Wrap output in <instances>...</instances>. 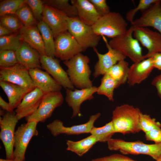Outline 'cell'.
<instances>
[{
  "label": "cell",
  "mask_w": 161,
  "mask_h": 161,
  "mask_svg": "<svg viewBox=\"0 0 161 161\" xmlns=\"http://www.w3.org/2000/svg\"><path fill=\"white\" fill-rule=\"evenodd\" d=\"M129 68L127 62L125 60H121L112 67L106 74L120 86L127 82Z\"/></svg>",
  "instance_id": "28"
},
{
  "label": "cell",
  "mask_w": 161,
  "mask_h": 161,
  "mask_svg": "<svg viewBox=\"0 0 161 161\" xmlns=\"http://www.w3.org/2000/svg\"><path fill=\"white\" fill-rule=\"evenodd\" d=\"M107 143L109 150L119 151L123 155H146L156 160L161 156V143L149 144L140 141L128 142L112 138Z\"/></svg>",
  "instance_id": "3"
},
{
  "label": "cell",
  "mask_w": 161,
  "mask_h": 161,
  "mask_svg": "<svg viewBox=\"0 0 161 161\" xmlns=\"http://www.w3.org/2000/svg\"><path fill=\"white\" fill-rule=\"evenodd\" d=\"M161 0H140L137 5L129 11L126 14V20L131 24L134 20L136 14L139 11L141 12L146 10L153 4L160 1Z\"/></svg>",
  "instance_id": "38"
},
{
  "label": "cell",
  "mask_w": 161,
  "mask_h": 161,
  "mask_svg": "<svg viewBox=\"0 0 161 161\" xmlns=\"http://www.w3.org/2000/svg\"><path fill=\"white\" fill-rule=\"evenodd\" d=\"M38 123L34 121L27 122L21 124L15 132L13 159L18 161H24L25 154L31 139L38 134L37 129Z\"/></svg>",
  "instance_id": "7"
},
{
  "label": "cell",
  "mask_w": 161,
  "mask_h": 161,
  "mask_svg": "<svg viewBox=\"0 0 161 161\" xmlns=\"http://www.w3.org/2000/svg\"><path fill=\"white\" fill-rule=\"evenodd\" d=\"M44 4L42 21L49 27L55 39L60 34L68 31V17L63 12Z\"/></svg>",
  "instance_id": "15"
},
{
  "label": "cell",
  "mask_w": 161,
  "mask_h": 161,
  "mask_svg": "<svg viewBox=\"0 0 161 161\" xmlns=\"http://www.w3.org/2000/svg\"><path fill=\"white\" fill-rule=\"evenodd\" d=\"M96 10L101 16L106 14L111 11L106 0H89Z\"/></svg>",
  "instance_id": "40"
},
{
  "label": "cell",
  "mask_w": 161,
  "mask_h": 161,
  "mask_svg": "<svg viewBox=\"0 0 161 161\" xmlns=\"http://www.w3.org/2000/svg\"><path fill=\"white\" fill-rule=\"evenodd\" d=\"M3 110H0V113L1 116V115L2 116H3L5 114V112H4Z\"/></svg>",
  "instance_id": "48"
},
{
  "label": "cell",
  "mask_w": 161,
  "mask_h": 161,
  "mask_svg": "<svg viewBox=\"0 0 161 161\" xmlns=\"http://www.w3.org/2000/svg\"><path fill=\"white\" fill-rule=\"evenodd\" d=\"M0 117V139L4 147L6 158L13 159L15 128L18 120L15 112H6Z\"/></svg>",
  "instance_id": "9"
},
{
  "label": "cell",
  "mask_w": 161,
  "mask_h": 161,
  "mask_svg": "<svg viewBox=\"0 0 161 161\" xmlns=\"http://www.w3.org/2000/svg\"><path fill=\"white\" fill-rule=\"evenodd\" d=\"M151 57L154 68L161 71V52L156 53Z\"/></svg>",
  "instance_id": "44"
},
{
  "label": "cell",
  "mask_w": 161,
  "mask_h": 161,
  "mask_svg": "<svg viewBox=\"0 0 161 161\" xmlns=\"http://www.w3.org/2000/svg\"><path fill=\"white\" fill-rule=\"evenodd\" d=\"M108 49L107 52L102 54L98 51L96 48L93 49L98 58V60L94 66L93 75L95 78L104 75L114 65L119 61L125 60L126 57L119 52L112 48L104 36H102Z\"/></svg>",
  "instance_id": "14"
},
{
  "label": "cell",
  "mask_w": 161,
  "mask_h": 161,
  "mask_svg": "<svg viewBox=\"0 0 161 161\" xmlns=\"http://www.w3.org/2000/svg\"><path fill=\"white\" fill-rule=\"evenodd\" d=\"M141 12L140 17L134 20L131 25L140 27H152L161 34V0Z\"/></svg>",
  "instance_id": "18"
},
{
  "label": "cell",
  "mask_w": 161,
  "mask_h": 161,
  "mask_svg": "<svg viewBox=\"0 0 161 161\" xmlns=\"http://www.w3.org/2000/svg\"><path fill=\"white\" fill-rule=\"evenodd\" d=\"M134 37L148 50L144 55L147 58L155 54L161 52V34L145 27L133 26Z\"/></svg>",
  "instance_id": "12"
},
{
  "label": "cell",
  "mask_w": 161,
  "mask_h": 161,
  "mask_svg": "<svg viewBox=\"0 0 161 161\" xmlns=\"http://www.w3.org/2000/svg\"><path fill=\"white\" fill-rule=\"evenodd\" d=\"M0 86L6 95L8 103L13 110L17 108L24 96L31 91L6 81H0Z\"/></svg>",
  "instance_id": "25"
},
{
  "label": "cell",
  "mask_w": 161,
  "mask_h": 161,
  "mask_svg": "<svg viewBox=\"0 0 161 161\" xmlns=\"http://www.w3.org/2000/svg\"><path fill=\"white\" fill-rule=\"evenodd\" d=\"M98 142L95 137L92 135L77 141L70 140L66 141V150L82 156L87 152Z\"/></svg>",
  "instance_id": "26"
},
{
  "label": "cell",
  "mask_w": 161,
  "mask_h": 161,
  "mask_svg": "<svg viewBox=\"0 0 161 161\" xmlns=\"http://www.w3.org/2000/svg\"><path fill=\"white\" fill-rule=\"evenodd\" d=\"M22 42L18 32L0 37V50H11L16 51Z\"/></svg>",
  "instance_id": "32"
},
{
  "label": "cell",
  "mask_w": 161,
  "mask_h": 161,
  "mask_svg": "<svg viewBox=\"0 0 161 161\" xmlns=\"http://www.w3.org/2000/svg\"><path fill=\"white\" fill-rule=\"evenodd\" d=\"M0 161H18L14 159L12 160L4 159H0Z\"/></svg>",
  "instance_id": "47"
},
{
  "label": "cell",
  "mask_w": 161,
  "mask_h": 161,
  "mask_svg": "<svg viewBox=\"0 0 161 161\" xmlns=\"http://www.w3.org/2000/svg\"><path fill=\"white\" fill-rule=\"evenodd\" d=\"M100 115V113H97L91 116L86 123L70 127L65 126L61 121L56 119L48 124L47 128L54 137L61 134L72 135L88 134L90 133L95 122Z\"/></svg>",
  "instance_id": "13"
},
{
  "label": "cell",
  "mask_w": 161,
  "mask_h": 161,
  "mask_svg": "<svg viewBox=\"0 0 161 161\" xmlns=\"http://www.w3.org/2000/svg\"><path fill=\"white\" fill-rule=\"evenodd\" d=\"M44 4L57 9L65 13L69 17L78 16L76 7L69 3L68 0H46Z\"/></svg>",
  "instance_id": "30"
},
{
  "label": "cell",
  "mask_w": 161,
  "mask_h": 161,
  "mask_svg": "<svg viewBox=\"0 0 161 161\" xmlns=\"http://www.w3.org/2000/svg\"><path fill=\"white\" fill-rule=\"evenodd\" d=\"M91 27L97 35L111 38L124 33L128 30L125 19L120 13L115 12L111 11L101 16Z\"/></svg>",
  "instance_id": "5"
},
{
  "label": "cell",
  "mask_w": 161,
  "mask_h": 161,
  "mask_svg": "<svg viewBox=\"0 0 161 161\" xmlns=\"http://www.w3.org/2000/svg\"><path fill=\"white\" fill-rule=\"evenodd\" d=\"M68 31L84 51L87 49L95 48L101 36L96 34L92 27L82 22L78 16L67 18Z\"/></svg>",
  "instance_id": "6"
},
{
  "label": "cell",
  "mask_w": 161,
  "mask_h": 161,
  "mask_svg": "<svg viewBox=\"0 0 161 161\" xmlns=\"http://www.w3.org/2000/svg\"><path fill=\"white\" fill-rule=\"evenodd\" d=\"M97 87L93 86L89 88L75 90L66 89L65 100L72 110V118L80 117V106L84 101L94 98L93 94L97 92Z\"/></svg>",
  "instance_id": "17"
},
{
  "label": "cell",
  "mask_w": 161,
  "mask_h": 161,
  "mask_svg": "<svg viewBox=\"0 0 161 161\" xmlns=\"http://www.w3.org/2000/svg\"><path fill=\"white\" fill-rule=\"evenodd\" d=\"M25 3V0H4L0 3V16L15 15L17 10Z\"/></svg>",
  "instance_id": "34"
},
{
  "label": "cell",
  "mask_w": 161,
  "mask_h": 161,
  "mask_svg": "<svg viewBox=\"0 0 161 161\" xmlns=\"http://www.w3.org/2000/svg\"><path fill=\"white\" fill-rule=\"evenodd\" d=\"M25 3L30 7L38 22L42 21L44 8L43 1L40 0H25Z\"/></svg>",
  "instance_id": "39"
},
{
  "label": "cell",
  "mask_w": 161,
  "mask_h": 161,
  "mask_svg": "<svg viewBox=\"0 0 161 161\" xmlns=\"http://www.w3.org/2000/svg\"><path fill=\"white\" fill-rule=\"evenodd\" d=\"M95 136L97 142H107L115 133L112 121L100 127L94 126L90 133Z\"/></svg>",
  "instance_id": "31"
},
{
  "label": "cell",
  "mask_w": 161,
  "mask_h": 161,
  "mask_svg": "<svg viewBox=\"0 0 161 161\" xmlns=\"http://www.w3.org/2000/svg\"><path fill=\"white\" fill-rule=\"evenodd\" d=\"M71 3L76 7L79 19L88 25L92 26L102 16L89 0H71Z\"/></svg>",
  "instance_id": "23"
},
{
  "label": "cell",
  "mask_w": 161,
  "mask_h": 161,
  "mask_svg": "<svg viewBox=\"0 0 161 161\" xmlns=\"http://www.w3.org/2000/svg\"><path fill=\"white\" fill-rule=\"evenodd\" d=\"M156 161H161V156Z\"/></svg>",
  "instance_id": "49"
},
{
  "label": "cell",
  "mask_w": 161,
  "mask_h": 161,
  "mask_svg": "<svg viewBox=\"0 0 161 161\" xmlns=\"http://www.w3.org/2000/svg\"><path fill=\"white\" fill-rule=\"evenodd\" d=\"M0 106L3 110L6 111V112H12L14 111L11 108L9 103L5 101L1 96Z\"/></svg>",
  "instance_id": "45"
},
{
  "label": "cell",
  "mask_w": 161,
  "mask_h": 161,
  "mask_svg": "<svg viewBox=\"0 0 161 161\" xmlns=\"http://www.w3.org/2000/svg\"><path fill=\"white\" fill-rule=\"evenodd\" d=\"M92 161H136L124 155L114 154L109 156L97 158Z\"/></svg>",
  "instance_id": "41"
},
{
  "label": "cell",
  "mask_w": 161,
  "mask_h": 161,
  "mask_svg": "<svg viewBox=\"0 0 161 161\" xmlns=\"http://www.w3.org/2000/svg\"><path fill=\"white\" fill-rule=\"evenodd\" d=\"M120 86L109 75L106 74L101 79V83L97 87V92L99 95H104L110 101H113L114 92Z\"/></svg>",
  "instance_id": "29"
},
{
  "label": "cell",
  "mask_w": 161,
  "mask_h": 161,
  "mask_svg": "<svg viewBox=\"0 0 161 161\" xmlns=\"http://www.w3.org/2000/svg\"><path fill=\"white\" fill-rule=\"evenodd\" d=\"M40 61L41 67L53 79L66 89H74V86L68 76L62 67L59 61L55 58L47 55H42Z\"/></svg>",
  "instance_id": "16"
},
{
  "label": "cell",
  "mask_w": 161,
  "mask_h": 161,
  "mask_svg": "<svg viewBox=\"0 0 161 161\" xmlns=\"http://www.w3.org/2000/svg\"><path fill=\"white\" fill-rule=\"evenodd\" d=\"M139 124L140 131L145 133L154 129L161 128V124L159 122L150 115L142 112L140 114Z\"/></svg>",
  "instance_id": "35"
},
{
  "label": "cell",
  "mask_w": 161,
  "mask_h": 161,
  "mask_svg": "<svg viewBox=\"0 0 161 161\" xmlns=\"http://www.w3.org/2000/svg\"><path fill=\"white\" fill-rule=\"evenodd\" d=\"M151 84L156 88L158 95L161 99V74L156 76L153 79Z\"/></svg>",
  "instance_id": "43"
},
{
  "label": "cell",
  "mask_w": 161,
  "mask_h": 161,
  "mask_svg": "<svg viewBox=\"0 0 161 161\" xmlns=\"http://www.w3.org/2000/svg\"><path fill=\"white\" fill-rule=\"evenodd\" d=\"M18 33L22 41L37 50L41 56L47 55L43 40L37 25L24 26Z\"/></svg>",
  "instance_id": "24"
},
{
  "label": "cell",
  "mask_w": 161,
  "mask_h": 161,
  "mask_svg": "<svg viewBox=\"0 0 161 161\" xmlns=\"http://www.w3.org/2000/svg\"><path fill=\"white\" fill-rule=\"evenodd\" d=\"M133 30L131 25L125 33L112 38L108 43L112 48L136 63L145 58L142 54L140 42L133 36Z\"/></svg>",
  "instance_id": "4"
},
{
  "label": "cell",
  "mask_w": 161,
  "mask_h": 161,
  "mask_svg": "<svg viewBox=\"0 0 161 161\" xmlns=\"http://www.w3.org/2000/svg\"><path fill=\"white\" fill-rule=\"evenodd\" d=\"M141 112L138 108L123 104L113 111L112 121L115 133L135 134L140 131L139 118Z\"/></svg>",
  "instance_id": "1"
},
{
  "label": "cell",
  "mask_w": 161,
  "mask_h": 161,
  "mask_svg": "<svg viewBox=\"0 0 161 161\" xmlns=\"http://www.w3.org/2000/svg\"><path fill=\"white\" fill-rule=\"evenodd\" d=\"M154 68L152 57L134 63L129 68L128 84L133 86L140 83L148 77Z\"/></svg>",
  "instance_id": "21"
},
{
  "label": "cell",
  "mask_w": 161,
  "mask_h": 161,
  "mask_svg": "<svg viewBox=\"0 0 161 161\" xmlns=\"http://www.w3.org/2000/svg\"><path fill=\"white\" fill-rule=\"evenodd\" d=\"M29 72L35 87L44 94L61 90L62 86L46 72L35 68L29 69Z\"/></svg>",
  "instance_id": "20"
},
{
  "label": "cell",
  "mask_w": 161,
  "mask_h": 161,
  "mask_svg": "<svg viewBox=\"0 0 161 161\" xmlns=\"http://www.w3.org/2000/svg\"><path fill=\"white\" fill-rule=\"evenodd\" d=\"M15 15L25 27L37 25L38 21L30 7L25 3L17 10Z\"/></svg>",
  "instance_id": "33"
},
{
  "label": "cell",
  "mask_w": 161,
  "mask_h": 161,
  "mask_svg": "<svg viewBox=\"0 0 161 161\" xmlns=\"http://www.w3.org/2000/svg\"><path fill=\"white\" fill-rule=\"evenodd\" d=\"M0 25L14 33L18 32L24 25L15 15H7L0 18Z\"/></svg>",
  "instance_id": "36"
},
{
  "label": "cell",
  "mask_w": 161,
  "mask_h": 161,
  "mask_svg": "<svg viewBox=\"0 0 161 161\" xmlns=\"http://www.w3.org/2000/svg\"><path fill=\"white\" fill-rule=\"evenodd\" d=\"M55 57L62 61L69 60L83 51L68 31L62 33L55 38Z\"/></svg>",
  "instance_id": "11"
},
{
  "label": "cell",
  "mask_w": 161,
  "mask_h": 161,
  "mask_svg": "<svg viewBox=\"0 0 161 161\" xmlns=\"http://www.w3.org/2000/svg\"><path fill=\"white\" fill-rule=\"evenodd\" d=\"M37 26L40 32L47 55L55 57V39L49 27L43 21L38 22Z\"/></svg>",
  "instance_id": "27"
},
{
  "label": "cell",
  "mask_w": 161,
  "mask_h": 161,
  "mask_svg": "<svg viewBox=\"0 0 161 161\" xmlns=\"http://www.w3.org/2000/svg\"><path fill=\"white\" fill-rule=\"evenodd\" d=\"M13 33L11 30L0 25V37L8 35Z\"/></svg>",
  "instance_id": "46"
},
{
  "label": "cell",
  "mask_w": 161,
  "mask_h": 161,
  "mask_svg": "<svg viewBox=\"0 0 161 161\" xmlns=\"http://www.w3.org/2000/svg\"><path fill=\"white\" fill-rule=\"evenodd\" d=\"M146 139L155 143H161V128L153 129L145 133Z\"/></svg>",
  "instance_id": "42"
},
{
  "label": "cell",
  "mask_w": 161,
  "mask_h": 161,
  "mask_svg": "<svg viewBox=\"0 0 161 161\" xmlns=\"http://www.w3.org/2000/svg\"><path fill=\"white\" fill-rule=\"evenodd\" d=\"M16 53L18 63L28 70L42 68L40 61L41 55L26 43L22 41Z\"/></svg>",
  "instance_id": "22"
},
{
  "label": "cell",
  "mask_w": 161,
  "mask_h": 161,
  "mask_svg": "<svg viewBox=\"0 0 161 161\" xmlns=\"http://www.w3.org/2000/svg\"><path fill=\"white\" fill-rule=\"evenodd\" d=\"M64 98L60 91L44 94L41 103L36 111L25 118L27 122L44 123L52 116L55 109L63 103Z\"/></svg>",
  "instance_id": "8"
},
{
  "label": "cell",
  "mask_w": 161,
  "mask_h": 161,
  "mask_svg": "<svg viewBox=\"0 0 161 161\" xmlns=\"http://www.w3.org/2000/svg\"><path fill=\"white\" fill-rule=\"evenodd\" d=\"M44 95L37 87L27 93L16 109L15 113L18 120L25 118L35 112L39 106Z\"/></svg>",
  "instance_id": "19"
},
{
  "label": "cell",
  "mask_w": 161,
  "mask_h": 161,
  "mask_svg": "<svg viewBox=\"0 0 161 161\" xmlns=\"http://www.w3.org/2000/svg\"><path fill=\"white\" fill-rule=\"evenodd\" d=\"M0 81L10 82L31 91L35 87L29 70L18 63L8 68H0Z\"/></svg>",
  "instance_id": "10"
},
{
  "label": "cell",
  "mask_w": 161,
  "mask_h": 161,
  "mask_svg": "<svg viewBox=\"0 0 161 161\" xmlns=\"http://www.w3.org/2000/svg\"><path fill=\"white\" fill-rule=\"evenodd\" d=\"M89 57L81 53L63 62L67 68L66 72L70 81L74 86L78 89L89 88L93 86L90 79L91 71L89 65Z\"/></svg>",
  "instance_id": "2"
},
{
  "label": "cell",
  "mask_w": 161,
  "mask_h": 161,
  "mask_svg": "<svg viewBox=\"0 0 161 161\" xmlns=\"http://www.w3.org/2000/svg\"><path fill=\"white\" fill-rule=\"evenodd\" d=\"M18 63L16 51L8 50H0V67L8 68Z\"/></svg>",
  "instance_id": "37"
}]
</instances>
